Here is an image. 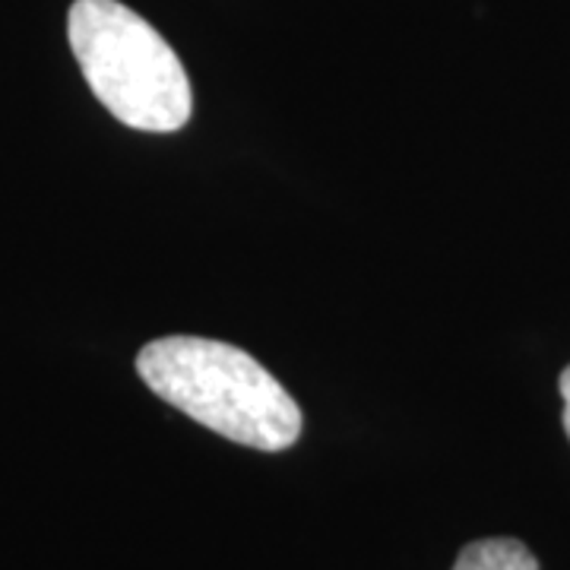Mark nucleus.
Instances as JSON below:
<instances>
[{"mask_svg":"<svg viewBox=\"0 0 570 570\" xmlns=\"http://www.w3.org/2000/svg\"><path fill=\"white\" fill-rule=\"evenodd\" d=\"M67 36L92 96L118 121L146 134H175L190 121L181 58L121 0H73Z\"/></svg>","mask_w":570,"mask_h":570,"instance_id":"nucleus-2","label":"nucleus"},{"mask_svg":"<svg viewBox=\"0 0 570 570\" xmlns=\"http://www.w3.org/2000/svg\"><path fill=\"white\" fill-rule=\"evenodd\" d=\"M453 570H539V561L517 539H479L460 551Z\"/></svg>","mask_w":570,"mask_h":570,"instance_id":"nucleus-3","label":"nucleus"},{"mask_svg":"<svg viewBox=\"0 0 570 570\" xmlns=\"http://www.w3.org/2000/svg\"><path fill=\"white\" fill-rule=\"evenodd\" d=\"M561 400H564V431L570 438V367H564L561 374Z\"/></svg>","mask_w":570,"mask_h":570,"instance_id":"nucleus-4","label":"nucleus"},{"mask_svg":"<svg viewBox=\"0 0 570 570\" xmlns=\"http://www.w3.org/2000/svg\"><path fill=\"white\" fill-rule=\"evenodd\" d=\"M142 384L209 431L245 448H292L305 415L288 390L245 348L206 336H163L140 348Z\"/></svg>","mask_w":570,"mask_h":570,"instance_id":"nucleus-1","label":"nucleus"}]
</instances>
